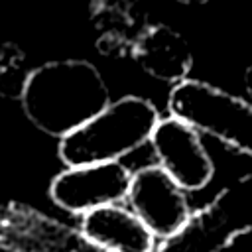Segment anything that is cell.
<instances>
[{"label": "cell", "mask_w": 252, "mask_h": 252, "mask_svg": "<svg viewBox=\"0 0 252 252\" xmlns=\"http://www.w3.org/2000/svg\"><path fill=\"white\" fill-rule=\"evenodd\" d=\"M28 120L53 138L79 128L108 102L100 71L85 59L47 61L28 73L20 91Z\"/></svg>", "instance_id": "cell-1"}, {"label": "cell", "mask_w": 252, "mask_h": 252, "mask_svg": "<svg viewBox=\"0 0 252 252\" xmlns=\"http://www.w3.org/2000/svg\"><path fill=\"white\" fill-rule=\"evenodd\" d=\"M158 120L152 100L122 96L59 138V158L65 165L116 161L148 144Z\"/></svg>", "instance_id": "cell-2"}, {"label": "cell", "mask_w": 252, "mask_h": 252, "mask_svg": "<svg viewBox=\"0 0 252 252\" xmlns=\"http://www.w3.org/2000/svg\"><path fill=\"white\" fill-rule=\"evenodd\" d=\"M167 110L199 134L213 136L236 154L252 158V100L187 77L171 87Z\"/></svg>", "instance_id": "cell-3"}, {"label": "cell", "mask_w": 252, "mask_h": 252, "mask_svg": "<svg viewBox=\"0 0 252 252\" xmlns=\"http://www.w3.org/2000/svg\"><path fill=\"white\" fill-rule=\"evenodd\" d=\"M246 232H252V171L222 187L205 207L189 213L185 224L163 238L154 252H222Z\"/></svg>", "instance_id": "cell-4"}, {"label": "cell", "mask_w": 252, "mask_h": 252, "mask_svg": "<svg viewBox=\"0 0 252 252\" xmlns=\"http://www.w3.org/2000/svg\"><path fill=\"white\" fill-rule=\"evenodd\" d=\"M0 248L6 252H104L75 228L24 203L0 205Z\"/></svg>", "instance_id": "cell-5"}, {"label": "cell", "mask_w": 252, "mask_h": 252, "mask_svg": "<svg viewBox=\"0 0 252 252\" xmlns=\"http://www.w3.org/2000/svg\"><path fill=\"white\" fill-rule=\"evenodd\" d=\"M132 171L116 161L67 165L49 183V199L71 215H85L126 199Z\"/></svg>", "instance_id": "cell-6"}, {"label": "cell", "mask_w": 252, "mask_h": 252, "mask_svg": "<svg viewBox=\"0 0 252 252\" xmlns=\"http://www.w3.org/2000/svg\"><path fill=\"white\" fill-rule=\"evenodd\" d=\"M126 203L152 234L161 240L175 234L191 213L185 189L159 163L132 171Z\"/></svg>", "instance_id": "cell-7"}, {"label": "cell", "mask_w": 252, "mask_h": 252, "mask_svg": "<svg viewBox=\"0 0 252 252\" xmlns=\"http://www.w3.org/2000/svg\"><path fill=\"white\" fill-rule=\"evenodd\" d=\"M150 144L159 165L185 191H199L211 183L215 163L201 142V134L177 116L159 118Z\"/></svg>", "instance_id": "cell-8"}, {"label": "cell", "mask_w": 252, "mask_h": 252, "mask_svg": "<svg viewBox=\"0 0 252 252\" xmlns=\"http://www.w3.org/2000/svg\"><path fill=\"white\" fill-rule=\"evenodd\" d=\"M81 232L104 252H154L156 236L142 219L120 203H110L81 215Z\"/></svg>", "instance_id": "cell-9"}, {"label": "cell", "mask_w": 252, "mask_h": 252, "mask_svg": "<svg viewBox=\"0 0 252 252\" xmlns=\"http://www.w3.org/2000/svg\"><path fill=\"white\" fill-rule=\"evenodd\" d=\"M130 55L150 77L171 85L187 79L195 61L187 39L167 24H150Z\"/></svg>", "instance_id": "cell-10"}, {"label": "cell", "mask_w": 252, "mask_h": 252, "mask_svg": "<svg viewBox=\"0 0 252 252\" xmlns=\"http://www.w3.org/2000/svg\"><path fill=\"white\" fill-rule=\"evenodd\" d=\"M91 22L98 35V49L106 53H130L150 26L144 0H93Z\"/></svg>", "instance_id": "cell-11"}, {"label": "cell", "mask_w": 252, "mask_h": 252, "mask_svg": "<svg viewBox=\"0 0 252 252\" xmlns=\"http://www.w3.org/2000/svg\"><path fill=\"white\" fill-rule=\"evenodd\" d=\"M244 87H246V93H248V96L252 100V65L244 71Z\"/></svg>", "instance_id": "cell-12"}, {"label": "cell", "mask_w": 252, "mask_h": 252, "mask_svg": "<svg viewBox=\"0 0 252 252\" xmlns=\"http://www.w3.org/2000/svg\"><path fill=\"white\" fill-rule=\"evenodd\" d=\"M181 4H187V6H201V4H211V2H217V0H177Z\"/></svg>", "instance_id": "cell-13"}]
</instances>
